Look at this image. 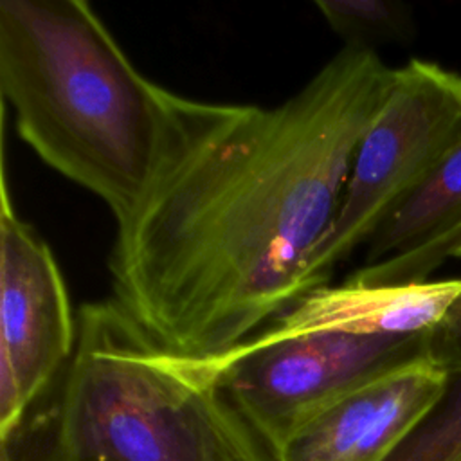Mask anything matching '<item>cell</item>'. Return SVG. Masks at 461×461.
<instances>
[{
	"label": "cell",
	"mask_w": 461,
	"mask_h": 461,
	"mask_svg": "<svg viewBox=\"0 0 461 461\" xmlns=\"http://www.w3.org/2000/svg\"><path fill=\"white\" fill-rule=\"evenodd\" d=\"M394 68L342 47L276 106L167 94L153 176L117 221L113 301L160 348L214 358L308 292Z\"/></svg>",
	"instance_id": "cell-1"
},
{
	"label": "cell",
	"mask_w": 461,
	"mask_h": 461,
	"mask_svg": "<svg viewBox=\"0 0 461 461\" xmlns=\"http://www.w3.org/2000/svg\"><path fill=\"white\" fill-rule=\"evenodd\" d=\"M0 461H274L200 358L160 348L113 301L77 313L74 355L0 434Z\"/></svg>",
	"instance_id": "cell-2"
},
{
	"label": "cell",
	"mask_w": 461,
	"mask_h": 461,
	"mask_svg": "<svg viewBox=\"0 0 461 461\" xmlns=\"http://www.w3.org/2000/svg\"><path fill=\"white\" fill-rule=\"evenodd\" d=\"M0 92L22 140L126 218L164 142L169 90L140 74L83 0L0 2Z\"/></svg>",
	"instance_id": "cell-3"
},
{
	"label": "cell",
	"mask_w": 461,
	"mask_h": 461,
	"mask_svg": "<svg viewBox=\"0 0 461 461\" xmlns=\"http://www.w3.org/2000/svg\"><path fill=\"white\" fill-rule=\"evenodd\" d=\"M459 140L461 76L425 59L394 68L357 148L337 218L308 267V292L328 285Z\"/></svg>",
	"instance_id": "cell-4"
},
{
	"label": "cell",
	"mask_w": 461,
	"mask_h": 461,
	"mask_svg": "<svg viewBox=\"0 0 461 461\" xmlns=\"http://www.w3.org/2000/svg\"><path fill=\"white\" fill-rule=\"evenodd\" d=\"M274 452L308 418L402 367L427 360V331L416 335L321 333L200 358Z\"/></svg>",
	"instance_id": "cell-5"
},
{
	"label": "cell",
	"mask_w": 461,
	"mask_h": 461,
	"mask_svg": "<svg viewBox=\"0 0 461 461\" xmlns=\"http://www.w3.org/2000/svg\"><path fill=\"white\" fill-rule=\"evenodd\" d=\"M2 148L0 434L56 382L77 342V317L61 270L47 241L13 203Z\"/></svg>",
	"instance_id": "cell-6"
},
{
	"label": "cell",
	"mask_w": 461,
	"mask_h": 461,
	"mask_svg": "<svg viewBox=\"0 0 461 461\" xmlns=\"http://www.w3.org/2000/svg\"><path fill=\"white\" fill-rule=\"evenodd\" d=\"M445 376L429 360L389 373L308 418L274 461H384L438 400Z\"/></svg>",
	"instance_id": "cell-7"
},
{
	"label": "cell",
	"mask_w": 461,
	"mask_h": 461,
	"mask_svg": "<svg viewBox=\"0 0 461 461\" xmlns=\"http://www.w3.org/2000/svg\"><path fill=\"white\" fill-rule=\"evenodd\" d=\"M461 292V279L403 285H322L238 348H263L288 339L348 335H416L439 322ZM236 349V348H234Z\"/></svg>",
	"instance_id": "cell-8"
},
{
	"label": "cell",
	"mask_w": 461,
	"mask_h": 461,
	"mask_svg": "<svg viewBox=\"0 0 461 461\" xmlns=\"http://www.w3.org/2000/svg\"><path fill=\"white\" fill-rule=\"evenodd\" d=\"M461 227V140L367 243L364 265L430 247Z\"/></svg>",
	"instance_id": "cell-9"
},
{
	"label": "cell",
	"mask_w": 461,
	"mask_h": 461,
	"mask_svg": "<svg viewBox=\"0 0 461 461\" xmlns=\"http://www.w3.org/2000/svg\"><path fill=\"white\" fill-rule=\"evenodd\" d=\"M315 7L344 47L373 50L387 43H407L414 36L409 5L394 0H317Z\"/></svg>",
	"instance_id": "cell-10"
},
{
	"label": "cell",
	"mask_w": 461,
	"mask_h": 461,
	"mask_svg": "<svg viewBox=\"0 0 461 461\" xmlns=\"http://www.w3.org/2000/svg\"><path fill=\"white\" fill-rule=\"evenodd\" d=\"M384 461H461V371Z\"/></svg>",
	"instance_id": "cell-11"
},
{
	"label": "cell",
	"mask_w": 461,
	"mask_h": 461,
	"mask_svg": "<svg viewBox=\"0 0 461 461\" xmlns=\"http://www.w3.org/2000/svg\"><path fill=\"white\" fill-rule=\"evenodd\" d=\"M459 245L461 227L430 247L373 265H362L349 276V279L362 285H403L429 281V276L439 268L447 258H452Z\"/></svg>",
	"instance_id": "cell-12"
},
{
	"label": "cell",
	"mask_w": 461,
	"mask_h": 461,
	"mask_svg": "<svg viewBox=\"0 0 461 461\" xmlns=\"http://www.w3.org/2000/svg\"><path fill=\"white\" fill-rule=\"evenodd\" d=\"M427 360L445 375L461 371V292L427 331Z\"/></svg>",
	"instance_id": "cell-13"
},
{
	"label": "cell",
	"mask_w": 461,
	"mask_h": 461,
	"mask_svg": "<svg viewBox=\"0 0 461 461\" xmlns=\"http://www.w3.org/2000/svg\"><path fill=\"white\" fill-rule=\"evenodd\" d=\"M454 258H461V245L456 249V252H454Z\"/></svg>",
	"instance_id": "cell-14"
}]
</instances>
